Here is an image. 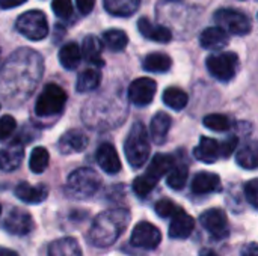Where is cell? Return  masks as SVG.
<instances>
[{
  "instance_id": "cell-27",
  "label": "cell",
  "mask_w": 258,
  "mask_h": 256,
  "mask_svg": "<svg viewBox=\"0 0 258 256\" xmlns=\"http://www.w3.org/2000/svg\"><path fill=\"white\" fill-rule=\"evenodd\" d=\"M104 8L115 17H132L139 8V0H104Z\"/></svg>"
},
{
  "instance_id": "cell-35",
  "label": "cell",
  "mask_w": 258,
  "mask_h": 256,
  "mask_svg": "<svg viewBox=\"0 0 258 256\" xmlns=\"http://www.w3.org/2000/svg\"><path fill=\"white\" fill-rule=\"evenodd\" d=\"M204 127H207L209 130H213V131L222 133V131L230 130L231 122H230V119H228L225 115L212 113V115H207V116L204 118Z\"/></svg>"
},
{
  "instance_id": "cell-14",
  "label": "cell",
  "mask_w": 258,
  "mask_h": 256,
  "mask_svg": "<svg viewBox=\"0 0 258 256\" xmlns=\"http://www.w3.org/2000/svg\"><path fill=\"white\" fill-rule=\"evenodd\" d=\"M97 163L109 175H115L121 170V160L112 143H101L97 149Z\"/></svg>"
},
{
  "instance_id": "cell-21",
  "label": "cell",
  "mask_w": 258,
  "mask_h": 256,
  "mask_svg": "<svg viewBox=\"0 0 258 256\" xmlns=\"http://www.w3.org/2000/svg\"><path fill=\"white\" fill-rule=\"evenodd\" d=\"M171 122H172L171 116L168 113H165V112L156 113L154 118L151 119V122H150V134H151V139L157 145L165 143L168 131L171 128Z\"/></svg>"
},
{
  "instance_id": "cell-1",
  "label": "cell",
  "mask_w": 258,
  "mask_h": 256,
  "mask_svg": "<svg viewBox=\"0 0 258 256\" xmlns=\"http://www.w3.org/2000/svg\"><path fill=\"white\" fill-rule=\"evenodd\" d=\"M42 71L44 62L36 51L17 50L0 71V98L11 106L23 104L38 86Z\"/></svg>"
},
{
  "instance_id": "cell-16",
  "label": "cell",
  "mask_w": 258,
  "mask_h": 256,
  "mask_svg": "<svg viewBox=\"0 0 258 256\" xmlns=\"http://www.w3.org/2000/svg\"><path fill=\"white\" fill-rule=\"evenodd\" d=\"M88 146V137L80 130H68L59 139L57 148L62 154L82 152Z\"/></svg>"
},
{
  "instance_id": "cell-30",
  "label": "cell",
  "mask_w": 258,
  "mask_h": 256,
  "mask_svg": "<svg viewBox=\"0 0 258 256\" xmlns=\"http://www.w3.org/2000/svg\"><path fill=\"white\" fill-rule=\"evenodd\" d=\"M101 81V74L97 69H85L82 74H79L76 81V91L80 94L94 91L98 88Z\"/></svg>"
},
{
  "instance_id": "cell-23",
  "label": "cell",
  "mask_w": 258,
  "mask_h": 256,
  "mask_svg": "<svg viewBox=\"0 0 258 256\" xmlns=\"http://www.w3.org/2000/svg\"><path fill=\"white\" fill-rule=\"evenodd\" d=\"M195 154V158L203 161V163H215L221 154H219V143L215 140V139H210V137H201L198 146L195 148L194 151Z\"/></svg>"
},
{
  "instance_id": "cell-37",
  "label": "cell",
  "mask_w": 258,
  "mask_h": 256,
  "mask_svg": "<svg viewBox=\"0 0 258 256\" xmlns=\"http://www.w3.org/2000/svg\"><path fill=\"white\" fill-rule=\"evenodd\" d=\"M154 210H156V213H157L159 217L168 219V217H172V216L180 210V207L175 205V204H174L172 201H169V199H162V201H159V202L156 204Z\"/></svg>"
},
{
  "instance_id": "cell-32",
  "label": "cell",
  "mask_w": 258,
  "mask_h": 256,
  "mask_svg": "<svg viewBox=\"0 0 258 256\" xmlns=\"http://www.w3.org/2000/svg\"><path fill=\"white\" fill-rule=\"evenodd\" d=\"M50 161V155L48 151L42 146H36L33 148V151L30 152V160H29V167L33 174H42Z\"/></svg>"
},
{
  "instance_id": "cell-22",
  "label": "cell",
  "mask_w": 258,
  "mask_h": 256,
  "mask_svg": "<svg viewBox=\"0 0 258 256\" xmlns=\"http://www.w3.org/2000/svg\"><path fill=\"white\" fill-rule=\"evenodd\" d=\"M174 166V157L169 155V154H156L145 172L147 177H150L153 181L159 183V180L166 175L171 167Z\"/></svg>"
},
{
  "instance_id": "cell-29",
  "label": "cell",
  "mask_w": 258,
  "mask_h": 256,
  "mask_svg": "<svg viewBox=\"0 0 258 256\" xmlns=\"http://www.w3.org/2000/svg\"><path fill=\"white\" fill-rule=\"evenodd\" d=\"M187 101H189L187 94L180 88L171 86V88H166L165 92H163V103L169 109H174L177 112L183 110L187 106Z\"/></svg>"
},
{
  "instance_id": "cell-40",
  "label": "cell",
  "mask_w": 258,
  "mask_h": 256,
  "mask_svg": "<svg viewBox=\"0 0 258 256\" xmlns=\"http://www.w3.org/2000/svg\"><path fill=\"white\" fill-rule=\"evenodd\" d=\"M245 196L252 208H258V180H251L249 183H246Z\"/></svg>"
},
{
  "instance_id": "cell-46",
  "label": "cell",
  "mask_w": 258,
  "mask_h": 256,
  "mask_svg": "<svg viewBox=\"0 0 258 256\" xmlns=\"http://www.w3.org/2000/svg\"><path fill=\"white\" fill-rule=\"evenodd\" d=\"M171 2H180V0H171Z\"/></svg>"
},
{
  "instance_id": "cell-34",
  "label": "cell",
  "mask_w": 258,
  "mask_h": 256,
  "mask_svg": "<svg viewBox=\"0 0 258 256\" xmlns=\"http://www.w3.org/2000/svg\"><path fill=\"white\" fill-rule=\"evenodd\" d=\"M236 160H237V164L242 166L243 169H248V170L257 169L258 155L255 145H245V146L237 152Z\"/></svg>"
},
{
  "instance_id": "cell-42",
  "label": "cell",
  "mask_w": 258,
  "mask_h": 256,
  "mask_svg": "<svg viewBox=\"0 0 258 256\" xmlns=\"http://www.w3.org/2000/svg\"><path fill=\"white\" fill-rule=\"evenodd\" d=\"M76 5L82 15H88L92 12V9L95 6V0H76Z\"/></svg>"
},
{
  "instance_id": "cell-45",
  "label": "cell",
  "mask_w": 258,
  "mask_h": 256,
  "mask_svg": "<svg viewBox=\"0 0 258 256\" xmlns=\"http://www.w3.org/2000/svg\"><path fill=\"white\" fill-rule=\"evenodd\" d=\"M200 256H219L215 250H212V249H203L201 250V253Z\"/></svg>"
},
{
  "instance_id": "cell-33",
  "label": "cell",
  "mask_w": 258,
  "mask_h": 256,
  "mask_svg": "<svg viewBox=\"0 0 258 256\" xmlns=\"http://www.w3.org/2000/svg\"><path fill=\"white\" fill-rule=\"evenodd\" d=\"M187 177H189V169L186 164H177V166H172L171 170H169V175H168V186L174 190H181L186 183H187Z\"/></svg>"
},
{
  "instance_id": "cell-38",
  "label": "cell",
  "mask_w": 258,
  "mask_h": 256,
  "mask_svg": "<svg viewBox=\"0 0 258 256\" xmlns=\"http://www.w3.org/2000/svg\"><path fill=\"white\" fill-rule=\"evenodd\" d=\"M51 9L59 18H70L73 14V3L71 0H53Z\"/></svg>"
},
{
  "instance_id": "cell-3",
  "label": "cell",
  "mask_w": 258,
  "mask_h": 256,
  "mask_svg": "<svg viewBox=\"0 0 258 256\" xmlns=\"http://www.w3.org/2000/svg\"><path fill=\"white\" fill-rule=\"evenodd\" d=\"M124 152L133 169L142 167L150 157V136L142 122H135L124 142Z\"/></svg>"
},
{
  "instance_id": "cell-26",
  "label": "cell",
  "mask_w": 258,
  "mask_h": 256,
  "mask_svg": "<svg viewBox=\"0 0 258 256\" xmlns=\"http://www.w3.org/2000/svg\"><path fill=\"white\" fill-rule=\"evenodd\" d=\"M80 60H82V51H80V48H79V45L76 42L65 44L60 48L59 62L65 69H70V71L76 69L80 65Z\"/></svg>"
},
{
  "instance_id": "cell-19",
  "label": "cell",
  "mask_w": 258,
  "mask_h": 256,
  "mask_svg": "<svg viewBox=\"0 0 258 256\" xmlns=\"http://www.w3.org/2000/svg\"><path fill=\"white\" fill-rule=\"evenodd\" d=\"M228 35L224 29H221L219 26L216 27H209L201 33L200 42L204 48L207 50H222L224 47L228 45Z\"/></svg>"
},
{
  "instance_id": "cell-5",
  "label": "cell",
  "mask_w": 258,
  "mask_h": 256,
  "mask_svg": "<svg viewBox=\"0 0 258 256\" xmlns=\"http://www.w3.org/2000/svg\"><path fill=\"white\" fill-rule=\"evenodd\" d=\"M17 30L30 41H42L48 35L47 17L42 11H27L17 18Z\"/></svg>"
},
{
  "instance_id": "cell-41",
  "label": "cell",
  "mask_w": 258,
  "mask_h": 256,
  "mask_svg": "<svg viewBox=\"0 0 258 256\" xmlns=\"http://www.w3.org/2000/svg\"><path fill=\"white\" fill-rule=\"evenodd\" d=\"M237 143H239V139H237L236 136L228 137L227 140L222 142V145H219V154H221L224 158H228V157L234 152V149L237 148Z\"/></svg>"
},
{
  "instance_id": "cell-18",
  "label": "cell",
  "mask_w": 258,
  "mask_h": 256,
  "mask_svg": "<svg viewBox=\"0 0 258 256\" xmlns=\"http://www.w3.org/2000/svg\"><path fill=\"white\" fill-rule=\"evenodd\" d=\"M138 30L144 38H147L150 41H154V42L166 44V42H169L172 39V33H171V30L168 27L153 24L148 18H141L138 21Z\"/></svg>"
},
{
  "instance_id": "cell-17",
  "label": "cell",
  "mask_w": 258,
  "mask_h": 256,
  "mask_svg": "<svg viewBox=\"0 0 258 256\" xmlns=\"http://www.w3.org/2000/svg\"><path fill=\"white\" fill-rule=\"evenodd\" d=\"M15 196L23 201L24 204H41L47 199L48 196V189L44 184L38 186H30L29 183H20L15 190Z\"/></svg>"
},
{
  "instance_id": "cell-43",
  "label": "cell",
  "mask_w": 258,
  "mask_h": 256,
  "mask_svg": "<svg viewBox=\"0 0 258 256\" xmlns=\"http://www.w3.org/2000/svg\"><path fill=\"white\" fill-rule=\"evenodd\" d=\"M24 2H27V0H0V8L2 9H12V8L23 5Z\"/></svg>"
},
{
  "instance_id": "cell-47",
  "label": "cell",
  "mask_w": 258,
  "mask_h": 256,
  "mask_svg": "<svg viewBox=\"0 0 258 256\" xmlns=\"http://www.w3.org/2000/svg\"><path fill=\"white\" fill-rule=\"evenodd\" d=\"M0 213H2V205H0Z\"/></svg>"
},
{
  "instance_id": "cell-44",
  "label": "cell",
  "mask_w": 258,
  "mask_h": 256,
  "mask_svg": "<svg viewBox=\"0 0 258 256\" xmlns=\"http://www.w3.org/2000/svg\"><path fill=\"white\" fill-rule=\"evenodd\" d=\"M0 256H20L17 252L11 250V249H6V247H0Z\"/></svg>"
},
{
  "instance_id": "cell-28",
  "label": "cell",
  "mask_w": 258,
  "mask_h": 256,
  "mask_svg": "<svg viewBox=\"0 0 258 256\" xmlns=\"http://www.w3.org/2000/svg\"><path fill=\"white\" fill-rule=\"evenodd\" d=\"M142 66L148 72H166L171 69L172 60L165 53H151L144 59Z\"/></svg>"
},
{
  "instance_id": "cell-20",
  "label": "cell",
  "mask_w": 258,
  "mask_h": 256,
  "mask_svg": "<svg viewBox=\"0 0 258 256\" xmlns=\"http://www.w3.org/2000/svg\"><path fill=\"white\" fill-rule=\"evenodd\" d=\"M221 187V178L212 172H200L194 177L192 192L195 195H209Z\"/></svg>"
},
{
  "instance_id": "cell-9",
  "label": "cell",
  "mask_w": 258,
  "mask_h": 256,
  "mask_svg": "<svg viewBox=\"0 0 258 256\" xmlns=\"http://www.w3.org/2000/svg\"><path fill=\"white\" fill-rule=\"evenodd\" d=\"M200 222L203 228L215 238V240H224L230 235V226H228V217L224 210L221 208H212L201 214Z\"/></svg>"
},
{
  "instance_id": "cell-15",
  "label": "cell",
  "mask_w": 258,
  "mask_h": 256,
  "mask_svg": "<svg viewBox=\"0 0 258 256\" xmlns=\"http://www.w3.org/2000/svg\"><path fill=\"white\" fill-rule=\"evenodd\" d=\"M24 157L23 145L17 140L11 142L5 148H0V170L12 172L20 167Z\"/></svg>"
},
{
  "instance_id": "cell-6",
  "label": "cell",
  "mask_w": 258,
  "mask_h": 256,
  "mask_svg": "<svg viewBox=\"0 0 258 256\" xmlns=\"http://www.w3.org/2000/svg\"><path fill=\"white\" fill-rule=\"evenodd\" d=\"M67 103L65 91L57 84H47L35 104V113L41 118H50L62 112Z\"/></svg>"
},
{
  "instance_id": "cell-8",
  "label": "cell",
  "mask_w": 258,
  "mask_h": 256,
  "mask_svg": "<svg viewBox=\"0 0 258 256\" xmlns=\"http://www.w3.org/2000/svg\"><path fill=\"white\" fill-rule=\"evenodd\" d=\"M237 68L239 57L236 53L221 51L207 57V69L219 81H230L236 75Z\"/></svg>"
},
{
  "instance_id": "cell-13",
  "label": "cell",
  "mask_w": 258,
  "mask_h": 256,
  "mask_svg": "<svg viewBox=\"0 0 258 256\" xmlns=\"http://www.w3.org/2000/svg\"><path fill=\"white\" fill-rule=\"evenodd\" d=\"M194 228H195L194 217L180 208L172 216V222L169 225V237L174 240H186L194 232Z\"/></svg>"
},
{
  "instance_id": "cell-10",
  "label": "cell",
  "mask_w": 258,
  "mask_h": 256,
  "mask_svg": "<svg viewBox=\"0 0 258 256\" xmlns=\"http://www.w3.org/2000/svg\"><path fill=\"white\" fill-rule=\"evenodd\" d=\"M33 228H35V222L32 216L21 208H11L3 220V229L8 234L17 235V237L30 234Z\"/></svg>"
},
{
  "instance_id": "cell-39",
  "label": "cell",
  "mask_w": 258,
  "mask_h": 256,
  "mask_svg": "<svg viewBox=\"0 0 258 256\" xmlns=\"http://www.w3.org/2000/svg\"><path fill=\"white\" fill-rule=\"evenodd\" d=\"M15 127H17V122H15V119L11 115L2 116L0 118V140L8 139L14 133Z\"/></svg>"
},
{
  "instance_id": "cell-7",
  "label": "cell",
  "mask_w": 258,
  "mask_h": 256,
  "mask_svg": "<svg viewBox=\"0 0 258 256\" xmlns=\"http://www.w3.org/2000/svg\"><path fill=\"white\" fill-rule=\"evenodd\" d=\"M215 21L221 29L233 35H248L252 29L251 18L245 12L233 8L218 9L215 12Z\"/></svg>"
},
{
  "instance_id": "cell-36",
  "label": "cell",
  "mask_w": 258,
  "mask_h": 256,
  "mask_svg": "<svg viewBox=\"0 0 258 256\" xmlns=\"http://www.w3.org/2000/svg\"><path fill=\"white\" fill-rule=\"evenodd\" d=\"M156 186H157V183L153 181L150 177H147V175L144 174V175L138 177V178L133 181V192H135L139 198H145V196H148V195L153 192V189H154Z\"/></svg>"
},
{
  "instance_id": "cell-12",
  "label": "cell",
  "mask_w": 258,
  "mask_h": 256,
  "mask_svg": "<svg viewBox=\"0 0 258 256\" xmlns=\"http://www.w3.org/2000/svg\"><path fill=\"white\" fill-rule=\"evenodd\" d=\"M157 91V83L150 77H141L128 86V100L135 106H148L153 103V98Z\"/></svg>"
},
{
  "instance_id": "cell-4",
  "label": "cell",
  "mask_w": 258,
  "mask_h": 256,
  "mask_svg": "<svg viewBox=\"0 0 258 256\" xmlns=\"http://www.w3.org/2000/svg\"><path fill=\"white\" fill-rule=\"evenodd\" d=\"M100 186L101 178L95 170L89 167H80L68 177L65 193L73 199H88L98 192Z\"/></svg>"
},
{
  "instance_id": "cell-25",
  "label": "cell",
  "mask_w": 258,
  "mask_h": 256,
  "mask_svg": "<svg viewBox=\"0 0 258 256\" xmlns=\"http://www.w3.org/2000/svg\"><path fill=\"white\" fill-rule=\"evenodd\" d=\"M82 56L94 63V65H103V59H101V51H103V44L101 41L94 36V35H89L83 39V45H82Z\"/></svg>"
},
{
  "instance_id": "cell-11",
  "label": "cell",
  "mask_w": 258,
  "mask_h": 256,
  "mask_svg": "<svg viewBox=\"0 0 258 256\" xmlns=\"http://www.w3.org/2000/svg\"><path fill=\"white\" fill-rule=\"evenodd\" d=\"M162 241V232L159 231L157 226H154L150 222H141L135 226L133 232H132V238L130 243L135 247H141V249H156Z\"/></svg>"
},
{
  "instance_id": "cell-24",
  "label": "cell",
  "mask_w": 258,
  "mask_h": 256,
  "mask_svg": "<svg viewBox=\"0 0 258 256\" xmlns=\"http://www.w3.org/2000/svg\"><path fill=\"white\" fill-rule=\"evenodd\" d=\"M48 256H83L79 243L74 238L63 237L48 246Z\"/></svg>"
},
{
  "instance_id": "cell-2",
  "label": "cell",
  "mask_w": 258,
  "mask_h": 256,
  "mask_svg": "<svg viewBox=\"0 0 258 256\" xmlns=\"http://www.w3.org/2000/svg\"><path fill=\"white\" fill-rule=\"evenodd\" d=\"M130 219V211L124 208H115L100 213L89 228L88 241L92 246L101 249L112 246L127 229Z\"/></svg>"
},
{
  "instance_id": "cell-31",
  "label": "cell",
  "mask_w": 258,
  "mask_h": 256,
  "mask_svg": "<svg viewBox=\"0 0 258 256\" xmlns=\"http://www.w3.org/2000/svg\"><path fill=\"white\" fill-rule=\"evenodd\" d=\"M104 45L112 50V51H121L127 47L128 44V36L125 35V32L119 30V29H110L106 30L101 36Z\"/></svg>"
}]
</instances>
